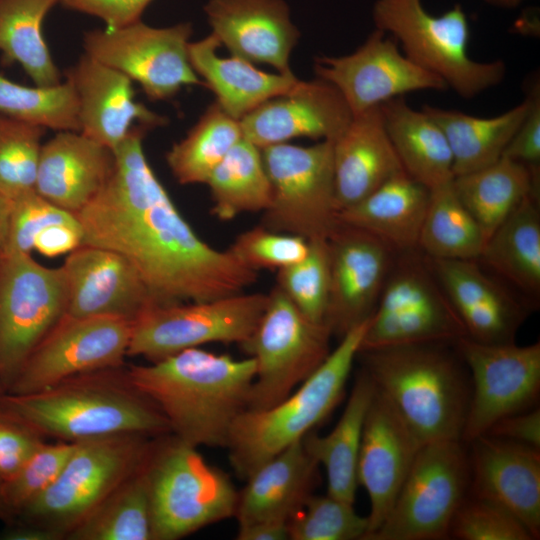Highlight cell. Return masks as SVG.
<instances>
[{"label": "cell", "instance_id": "52a82bcc", "mask_svg": "<svg viewBox=\"0 0 540 540\" xmlns=\"http://www.w3.org/2000/svg\"><path fill=\"white\" fill-rule=\"evenodd\" d=\"M152 540H176L235 516L238 492L197 447L175 436L155 440L146 464Z\"/></svg>", "mask_w": 540, "mask_h": 540}, {"label": "cell", "instance_id": "6125c7cd", "mask_svg": "<svg viewBox=\"0 0 540 540\" xmlns=\"http://www.w3.org/2000/svg\"><path fill=\"white\" fill-rule=\"evenodd\" d=\"M4 392L2 386L0 385V394H2Z\"/></svg>", "mask_w": 540, "mask_h": 540}, {"label": "cell", "instance_id": "cb8c5ba5", "mask_svg": "<svg viewBox=\"0 0 540 540\" xmlns=\"http://www.w3.org/2000/svg\"><path fill=\"white\" fill-rule=\"evenodd\" d=\"M204 13L231 55L292 73L290 55L300 37L284 0H208Z\"/></svg>", "mask_w": 540, "mask_h": 540}, {"label": "cell", "instance_id": "bcb514c9", "mask_svg": "<svg viewBox=\"0 0 540 540\" xmlns=\"http://www.w3.org/2000/svg\"><path fill=\"white\" fill-rule=\"evenodd\" d=\"M77 442H45L8 481L0 485L3 500L14 517L40 496L58 477Z\"/></svg>", "mask_w": 540, "mask_h": 540}, {"label": "cell", "instance_id": "f5cc1de1", "mask_svg": "<svg viewBox=\"0 0 540 540\" xmlns=\"http://www.w3.org/2000/svg\"><path fill=\"white\" fill-rule=\"evenodd\" d=\"M153 0H58L63 7L99 18L105 28L114 29L141 20Z\"/></svg>", "mask_w": 540, "mask_h": 540}, {"label": "cell", "instance_id": "9c48e42d", "mask_svg": "<svg viewBox=\"0 0 540 540\" xmlns=\"http://www.w3.org/2000/svg\"><path fill=\"white\" fill-rule=\"evenodd\" d=\"M261 149L270 203L259 225L308 241L328 240L340 224L335 195L333 141L288 143Z\"/></svg>", "mask_w": 540, "mask_h": 540}, {"label": "cell", "instance_id": "4316f807", "mask_svg": "<svg viewBox=\"0 0 540 540\" xmlns=\"http://www.w3.org/2000/svg\"><path fill=\"white\" fill-rule=\"evenodd\" d=\"M333 167L339 212L405 171L387 134L380 105L354 115L333 141Z\"/></svg>", "mask_w": 540, "mask_h": 540}, {"label": "cell", "instance_id": "ab89813d", "mask_svg": "<svg viewBox=\"0 0 540 540\" xmlns=\"http://www.w3.org/2000/svg\"><path fill=\"white\" fill-rule=\"evenodd\" d=\"M146 464L80 521L66 539L152 540Z\"/></svg>", "mask_w": 540, "mask_h": 540}, {"label": "cell", "instance_id": "2e32d148", "mask_svg": "<svg viewBox=\"0 0 540 540\" xmlns=\"http://www.w3.org/2000/svg\"><path fill=\"white\" fill-rule=\"evenodd\" d=\"M132 322L65 314L34 349L4 392L28 394L69 377L124 365Z\"/></svg>", "mask_w": 540, "mask_h": 540}, {"label": "cell", "instance_id": "1f68e13d", "mask_svg": "<svg viewBox=\"0 0 540 540\" xmlns=\"http://www.w3.org/2000/svg\"><path fill=\"white\" fill-rule=\"evenodd\" d=\"M375 391L374 383L361 370L332 431L325 436L309 432L302 439L309 455L325 469L327 493L353 504L363 426Z\"/></svg>", "mask_w": 540, "mask_h": 540}, {"label": "cell", "instance_id": "ffe728a7", "mask_svg": "<svg viewBox=\"0 0 540 540\" xmlns=\"http://www.w3.org/2000/svg\"><path fill=\"white\" fill-rule=\"evenodd\" d=\"M353 114L330 83L299 80L289 91L273 97L241 120L243 136L259 148L295 138L334 141Z\"/></svg>", "mask_w": 540, "mask_h": 540}, {"label": "cell", "instance_id": "f6af8a7d", "mask_svg": "<svg viewBox=\"0 0 540 540\" xmlns=\"http://www.w3.org/2000/svg\"><path fill=\"white\" fill-rule=\"evenodd\" d=\"M288 528L292 540H365L369 521L353 503L328 493L311 494L291 516Z\"/></svg>", "mask_w": 540, "mask_h": 540}, {"label": "cell", "instance_id": "681fc988", "mask_svg": "<svg viewBox=\"0 0 540 540\" xmlns=\"http://www.w3.org/2000/svg\"><path fill=\"white\" fill-rule=\"evenodd\" d=\"M76 220L75 214L54 205L36 191L22 195L11 201L7 235L0 252L31 255L40 232Z\"/></svg>", "mask_w": 540, "mask_h": 540}, {"label": "cell", "instance_id": "603a6c76", "mask_svg": "<svg viewBox=\"0 0 540 540\" xmlns=\"http://www.w3.org/2000/svg\"><path fill=\"white\" fill-rule=\"evenodd\" d=\"M76 92L80 131L115 152L131 130L164 125V117L135 99L132 80L85 53L65 72Z\"/></svg>", "mask_w": 540, "mask_h": 540}, {"label": "cell", "instance_id": "d590c367", "mask_svg": "<svg viewBox=\"0 0 540 540\" xmlns=\"http://www.w3.org/2000/svg\"><path fill=\"white\" fill-rule=\"evenodd\" d=\"M58 0H0L2 63H18L38 86L61 82L42 33L48 12Z\"/></svg>", "mask_w": 540, "mask_h": 540}, {"label": "cell", "instance_id": "30bf717a", "mask_svg": "<svg viewBox=\"0 0 540 540\" xmlns=\"http://www.w3.org/2000/svg\"><path fill=\"white\" fill-rule=\"evenodd\" d=\"M251 337L241 346L254 358L255 379L246 409L285 399L327 358L332 332L307 318L275 285Z\"/></svg>", "mask_w": 540, "mask_h": 540}, {"label": "cell", "instance_id": "836d02e7", "mask_svg": "<svg viewBox=\"0 0 540 540\" xmlns=\"http://www.w3.org/2000/svg\"><path fill=\"white\" fill-rule=\"evenodd\" d=\"M529 96L493 117H478L459 110L423 105L443 130L453 156L454 177L476 171L499 160L529 107Z\"/></svg>", "mask_w": 540, "mask_h": 540}, {"label": "cell", "instance_id": "484cf974", "mask_svg": "<svg viewBox=\"0 0 540 540\" xmlns=\"http://www.w3.org/2000/svg\"><path fill=\"white\" fill-rule=\"evenodd\" d=\"M114 152L78 131H59L42 144L35 190L54 205L78 213L102 189Z\"/></svg>", "mask_w": 540, "mask_h": 540}, {"label": "cell", "instance_id": "8fae6325", "mask_svg": "<svg viewBox=\"0 0 540 540\" xmlns=\"http://www.w3.org/2000/svg\"><path fill=\"white\" fill-rule=\"evenodd\" d=\"M468 488V455L462 441L423 444L388 515L367 540L448 537Z\"/></svg>", "mask_w": 540, "mask_h": 540}, {"label": "cell", "instance_id": "5bb4252c", "mask_svg": "<svg viewBox=\"0 0 540 540\" xmlns=\"http://www.w3.org/2000/svg\"><path fill=\"white\" fill-rule=\"evenodd\" d=\"M190 22L153 27L136 21L114 29L84 33L85 54L137 82L152 100H167L181 88L202 85L193 70L188 47Z\"/></svg>", "mask_w": 540, "mask_h": 540}, {"label": "cell", "instance_id": "94428289", "mask_svg": "<svg viewBox=\"0 0 540 540\" xmlns=\"http://www.w3.org/2000/svg\"><path fill=\"white\" fill-rule=\"evenodd\" d=\"M0 519L5 521L7 524L14 521L13 515L11 514V512L9 511V509L7 508L3 500L1 491H0Z\"/></svg>", "mask_w": 540, "mask_h": 540}, {"label": "cell", "instance_id": "db71d44e", "mask_svg": "<svg viewBox=\"0 0 540 540\" xmlns=\"http://www.w3.org/2000/svg\"><path fill=\"white\" fill-rule=\"evenodd\" d=\"M484 435L498 437L540 449V409H528L506 416Z\"/></svg>", "mask_w": 540, "mask_h": 540}, {"label": "cell", "instance_id": "11a10c76", "mask_svg": "<svg viewBox=\"0 0 540 540\" xmlns=\"http://www.w3.org/2000/svg\"><path fill=\"white\" fill-rule=\"evenodd\" d=\"M83 232L78 219L70 223L52 225L40 232L34 241V250L55 257L69 253L82 245Z\"/></svg>", "mask_w": 540, "mask_h": 540}, {"label": "cell", "instance_id": "60d3db41", "mask_svg": "<svg viewBox=\"0 0 540 540\" xmlns=\"http://www.w3.org/2000/svg\"><path fill=\"white\" fill-rule=\"evenodd\" d=\"M242 138L240 121L213 102L167 152V165L182 185L206 184L215 167Z\"/></svg>", "mask_w": 540, "mask_h": 540}, {"label": "cell", "instance_id": "f1b7e54d", "mask_svg": "<svg viewBox=\"0 0 540 540\" xmlns=\"http://www.w3.org/2000/svg\"><path fill=\"white\" fill-rule=\"evenodd\" d=\"M213 34L189 43L190 64L216 103L231 117L241 120L267 100L289 91L300 79L294 73H269L240 57H221Z\"/></svg>", "mask_w": 540, "mask_h": 540}, {"label": "cell", "instance_id": "d4e9b609", "mask_svg": "<svg viewBox=\"0 0 540 540\" xmlns=\"http://www.w3.org/2000/svg\"><path fill=\"white\" fill-rule=\"evenodd\" d=\"M426 258L468 337L482 343L513 342L527 316L522 303L489 277L477 260Z\"/></svg>", "mask_w": 540, "mask_h": 540}, {"label": "cell", "instance_id": "d6a6232c", "mask_svg": "<svg viewBox=\"0 0 540 540\" xmlns=\"http://www.w3.org/2000/svg\"><path fill=\"white\" fill-rule=\"evenodd\" d=\"M478 260L536 301L540 295L539 191L529 194L490 235Z\"/></svg>", "mask_w": 540, "mask_h": 540}, {"label": "cell", "instance_id": "f546056e", "mask_svg": "<svg viewBox=\"0 0 540 540\" xmlns=\"http://www.w3.org/2000/svg\"><path fill=\"white\" fill-rule=\"evenodd\" d=\"M430 189L402 171L366 197L342 209L339 221L364 230L393 251L418 248Z\"/></svg>", "mask_w": 540, "mask_h": 540}, {"label": "cell", "instance_id": "ac0fdd59", "mask_svg": "<svg viewBox=\"0 0 540 540\" xmlns=\"http://www.w3.org/2000/svg\"><path fill=\"white\" fill-rule=\"evenodd\" d=\"M328 245L331 285L326 325L341 338L373 314L394 251L372 234L342 222Z\"/></svg>", "mask_w": 540, "mask_h": 540}, {"label": "cell", "instance_id": "74e56055", "mask_svg": "<svg viewBox=\"0 0 540 540\" xmlns=\"http://www.w3.org/2000/svg\"><path fill=\"white\" fill-rule=\"evenodd\" d=\"M206 184L213 202L212 213L220 220L263 212L270 203V184L261 149L245 138L215 167Z\"/></svg>", "mask_w": 540, "mask_h": 540}, {"label": "cell", "instance_id": "9a60e30c", "mask_svg": "<svg viewBox=\"0 0 540 540\" xmlns=\"http://www.w3.org/2000/svg\"><path fill=\"white\" fill-rule=\"evenodd\" d=\"M455 349L470 373V398L461 436L468 444L500 419L531 409L540 391V343H482L463 336Z\"/></svg>", "mask_w": 540, "mask_h": 540}, {"label": "cell", "instance_id": "6da1fadb", "mask_svg": "<svg viewBox=\"0 0 540 540\" xmlns=\"http://www.w3.org/2000/svg\"><path fill=\"white\" fill-rule=\"evenodd\" d=\"M149 129L135 126L115 150L112 172L75 214L82 244L110 249L138 271L156 305L244 292L258 274L228 249L203 241L184 219L144 153Z\"/></svg>", "mask_w": 540, "mask_h": 540}, {"label": "cell", "instance_id": "ee69618b", "mask_svg": "<svg viewBox=\"0 0 540 540\" xmlns=\"http://www.w3.org/2000/svg\"><path fill=\"white\" fill-rule=\"evenodd\" d=\"M276 286L310 320L326 324L331 273L328 240L309 241L300 261L277 272Z\"/></svg>", "mask_w": 540, "mask_h": 540}, {"label": "cell", "instance_id": "7a4b0ae2", "mask_svg": "<svg viewBox=\"0 0 540 540\" xmlns=\"http://www.w3.org/2000/svg\"><path fill=\"white\" fill-rule=\"evenodd\" d=\"M125 370L173 436L195 447L225 448L233 421L248 406L256 363L196 347Z\"/></svg>", "mask_w": 540, "mask_h": 540}, {"label": "cell", "instance_id": "4fadbf2b", "mask_svg": "<svg viewBox=\"0 0 540 540\" xmlns=\"http://www.w3.org/2000/svg\"><path fill=\"white\" fill-rule=\"evenodd\" d=\"M66 311L62 267H45L30 254L0 252V385L4 391Z\"/></svg>", "mask_w": 540, "mask_h": 540}, {"label": "cell", "instance_id": "c3c4849f", "mask_svg": "<svg viewBox=\"0 0 540 540\" xmlns=\"http://www.w3.org/2000/svg\"><path fill=\"white\" fill-rule=\"evenodd\" d=\"M228 250L256 272L262 269L278 271L303 259L308 253L309 241L258 225L240 233Z\"/></svg>", "mask_w": 540, "mask_h": 540}, {"label": "cell", "instance_id": "b9f144b4", "mask_svg": "<svg viewBox=\"0 0 540 540\" xmlns=\"http://www.w3.org/2000/svg\"><path fill=\"white\" fill-rule=\"evenodd\" d=\"M0 114L57 132L80 131L77 95L68 79L25 86L0 75Z\"/></svg>", "mask_w": 540, "mask_h": 540}, {"label": "cell", "instance_id": "6f0895ef", "mask_svg": "<svg viewBox=\"0 0 540 540\" xmlns=\"http://www.w3.org/2000/svg\"><path fill=\"white\" fill-rule=\"evenodd\" d=\"M2 540H60L53 532L38 525L15 520L0 534Z\"/></svg>", "mask_w": 540, "mask_h": 540}, {"label": "cell", "instance_id": "3957f363", "mask_svg": "<svg viewBox=\"0 0 540 540\" xmlns=\"http://www.w3.org/2000/svg\"><path fill=\"white\" fill-rule=\"evenodd\" d=\"M0 413L43 438L81 442L115 434L170 432L158 408L122 367L78 374L28 394H0Z\"/></svg>", "mask_w": 540, "mask_h": 540}, {"label": "cell", "instance_id": "91938a15", "mask_svg": "<svg viewBox=\"0 0 540 540\" xmlns=\"http://www.w3.org/2000/svg\"><path fill=\"white\" fill-rule=\"evenodd\" d=\"M486 3L503 7V8H514L520 5L524 0H484Z\"/></svg>", "mask_w": 540, "mask_h": 540}, {"label": "cell", "instance_id": "816d5d0a", "mask_svg": "<svg viewBox=\"0 0 540 540\" xmlns=\"http://www.w3.org/2000/svg\"><path fill=\"white\" fill-rule=\"evenodd\" d=\"M527 91L529 107L502 156L527 166H540V85L534 81Z\"/></svg>", "mask_w": 540, "mask_h": 540}, {"label": "cell", "instance_id": "f35d334b", "mask_svg": "<svg viewBox=\"0 0 540 540\" xmlns=\"http://www.w3.org/2000/svg\"><path fill=\"white\" fill-rule=\"evenodd\" d=\"M486 236L458 198L452 181L430 189L418 248L432 259L478 260Z\"/></svg>", "mask_w": 540, "mask_h": 540}, {"label": "cell", "instance_id": "d6986e66", "mask_svg": "<svg viewBox=\"0 0 540 540\" xmlns=\"http://www.w3.org/2000/svg\"><path fill=\"white\" fill-rule=\"evenodd\" d=\"M61 267L69 316H112L133 322L155 305L138 271L115 251L82 244L69 252Z\"/></svg>", "mask_w": 540, "mask_h": 540}, {"label": "cell", "instance_id": "4dcf8cb0", "mask_svg": "<svg viewBox=\"0 0 540 540\" xmlns=\"http://www.w3.org/2000/svg\"><path fill=\"white\" fill-rule=\"evenodd\" d=\"M384 126L405 170L428 189L453 180V156L440 126L405 96L380 105Z\"/></svg>", "mask_w": 540, "mask_h": 540}, {"label": "cell", "instance_id": "7402d4cb", "mask_svg": "<svg viewBox=\"0 0 540 540\" xmlns=\"http://www.w3.org/2000/svg\"><path fill=\"white\" fill-rule=\"evenodd\" d=\"M470 495L488 499L540 536V449L482 435L468 443Z\"/></svg>", "mask_w": 540, "mask_h": 540}, {"label": "cell", "instance_id": "f907efd6", "mask_svg": "<svg viewBox=\"0 0 540 540\" xmlns=\"http://www.w3.org/2000/svg\"><path fill=\"white\" fill-rule=\"evenodd\" d=\"M44 443L42 436L0 413V485L11 479Z\"/></svg>", "mask_w": 540, "mask_h": 540}, {"label": "cell", "instance_id": "9f6ffc18", "mask_svg": "<svg viewBox=\"0 0 540 540\" xmlns=\"http://www.w3.org/2000/svg\"><path fill=\"white\" fill-rule=\"evenodd\" d=\"M238 540H285L289 539L287 522L263 521L238 526Z\"/></svg>", "mask_w": 540, "mask_h": 540}, {"label": "cell", "instance_id": "44dd1931", "mask_svg": "<svg viewBox=\"0 0 540 540\" xmlns=\"http://www.w3.org/2000/svg\"><path fill=\"white\" fill-rule=\"evenodd\" d=\"M421 446L376 389L364 421L357 465L358 485L366 490L370 500L365 540L388 515Z\"/></svg>", "mask_w": 540, "mask_h": 540}, {"label": "cell", "instance_id": "7dc6e473", "mask_svg": "<svg viewBox=\"0 0 540 540\" xmlns=\"http://www.w3.org/2000/svg\"><path fill=\"white\" fill-rule=\"evenodd\" d=\"M449 536L460 540H533L512 512L488 499L465 497L452 520Z\"/></svg>", "mask_w": 540, "mask_h": 540}, {"label": "cell", "instance_id": "e0dca14e", "mask_svg": "<svg viewBox=\"0 0 540 540\" xmlns=\"http://www.w3.org/2000/svg\"><path fill=\"white\" fill-rule=\"evenodd\" d=\"M314 72L340 92L353 116L408 93L448 89L440 77L411 61L392 36L376 28L350 54L317 57Z\"/></svg>", "mask_w": 540, "mask_h": 540}, {"label": "cell", "instance_id": "5b68a950", "mask_svg": "<svg viewBox=\"0 0 540 540\" xmlns=\"http://www.w3.org/2000/svg\"><path fill=\"white\" fill-rule=\"evenodd\" d=\"M370 317L346 332L323 363L285 399L238 414L225 448L240 478L246 480L263 463L302 440L332 412L343 396Z\"/></svg>", "mask_w": 540, "mask_h": 540}, {"label": "cell", "instance_id": "8992f818", "mask_svg": "<svg viewBox=\"0 0 540 540\" xmlns=\"http://www.w3.org/2000/svg\"><path fill=\"white\" fill-rule=\"evenodd\" d=\"M372 18L375 28L392 36L411 61L464 99L479 96L506 76L504 61L469 56L470 26L460 4L433 15L422 0H375Z\"/></svg>", "mask_w": 540, "mask_h": 540}, {"label": "cell", "instance_id": "8d00e7d4", "mask_svg": "<svg viewBox=\"0 0 540 540\" xmlns=\"http://www.w3.org/2000/svg\"><path fill=\"white\" fill-rule=\"evenodd\" d=\"M463 336H467L465 328L443 291L391 314H372L360 351L415 343L453 344Z\"/></svg>", "mask_w": 540, "mask_h": 540}, {"label": "cell", "instance_id": "680465c9", "mask_svg": "<svg viewBox=\"0 0 540 540\" xmlns=\"http://www.w3.org/2000/svg\"><path fill=\"white\" fill-rule=\"evenodd\" d=\"M10 210L11 201L0 194V248L6 239Z\"/></svg>", "mask_w": 540, "mask_h": 540}, {"label": "cell", "instance_id": "83f0119b", "mask_svg": "<svg viewBox=\"0 0 540 540\" xmlns=\"http://www.w3.org/2000/svg\"><path fill=\"white\" fill-rule=\"evenodd\" d=\"M318 464L302 440L263 463L238 493V526L256 522H287L312 494Z\"/></svg>", "mask_w": 540, "mask_h": 540}, {"label": "cell", "instance_id": "7c38bea8", "mask_svg": "<svg viewBox=\"0 0 540 540\" xmlns=\"http://www.w3.org/2000/svg\"><path fill=\"white\" fill-rule=\"evenodd\" d=\"M269 301L265 293H237L208 301L153 305L132 322L127 356L157 361L208 343H245Z\"/></svg>", "mask_w": 540, "mask_h": 540}, {"label": "cell", "instance_id": "7bdbcfd3", "mask_svg": "<svg viewBox=\"0 0 540 540\" xmlns=\"http://www.w3.org/2000/svg\"><path fill=\"white\" fill-rule=\"evenodd\" d=\"M45 130L0 114V194L10 201L36 191Z\"/></svg>", "mask_w": 540, "mask_h": 540}, {"label": "cell", "instance_id": "277c9868", "mask_svg": "<svg viewBox=\"0 0 540 540\" xmlns=\"http://www.w3.org/2000/svg\"><path fill=\"white\" fill-rule=\"evenodd\" d=\"M447 344L451 343H415L359 352L362 370L421 445L461 441L470 383L463 361Z\"/></svg>", "mask_w": 540, "mask_h": 540}, {"label": "cell", "instance_id": "ba28073f", "mask_svg": "<svg viewBox=\"0 0 540 540\" xmlns=\"http://www.w3.org/2000/svg\"><path fill=\"white\" fill-rule=\"evenodd\" d=\"M157 437L115 434L77 442L56 480L15 520L60 539L147 462ZM14 520V521H15Z\"/></svg>", "mask_w": 540, "mask_h": 540}, {"label": "cell", "instance_id": "e575fe53", "mask_svg": "<svg viewBox=\"0 0 540 540\" xmlns=\"http://www.w3.org/2000/svg\"><path fill=\"white\" fill-rule=\"evenodd\" d=\"M539 169L502 156L489 166L453 178L458 198L482 228L486 241L529 194L539 191Z\"/></svg>", "mask_w": 540, "mask_h": 540}]
</instances>
